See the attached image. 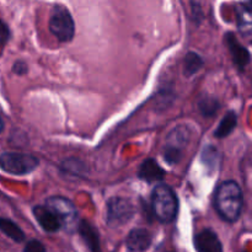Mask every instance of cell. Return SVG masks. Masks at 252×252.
Returning <instances> with one entry per match:
<instances>
[{"instance_id":"cell-14","label":"cell","mask_w":252,"mask_h":252,"mask_svg":"<svg viewBox=\"0 0 252 252\" xmlns=\"http://www.w3.org/2000/svg\"><path fill=\"white\" fill-rule=\"evenodd\" d=\"M238 15V26L241 32L252 31V2H241L236 10Z\"/></svg>"},{"instance_id":"cell-5","label":"cell","mask_w":252,"mask_h":252,"mask_svg":"<svg viewBox=\"0 0 252 252\" xmlns=\"http://www.w3.org/2000/svg\"><path fill=\"white\" fill-rule=\"evenodd\" d=\"M189 129L184 126L174 128L166 138V145L164 148V159L169 164L174 165L181 160L182 150L189 144Z\"/></svg>"},{"instance_id":"cell-22","label":"cell","mask_w":252,"mask_h":252,"mask_svg":"<svg viewBox=\"0 0 252 252\" xmlns=\"http://www.w3.org/2000/svg\"><path fill=\"white\" fill-rule=\"evenodd\" d=\"M12 71H14L16 75H25L29 71V66L25 63L24 61H17L15 62L14 65H12Z\"/></svg>"},{"instance_id":"cell-10","label":"cell","mask_w":252,"mask_h":252,"mask_svg":"<svg viewBox=\"0 0 252 252\" xmlns=\"http://www.w3.org/2000/svg\"><path fill=\"white\" fill-rule=\"evenodd\" d=\"M225 42L228 48L230 49L234 63L238 65V68L240 69V70H243V69L248 65L249 62H250V53H249V51L245 47L241 46V44L239 43V41L235 38V36H234L231 32L226 33Z\"/></svg>"},{"instance_id":"cell-11","label":"cell","mask_w":252,"mask_h":252,"mask_svg":"<svg viewBox=\"0 0 252 252\" xmlns=\"http://www.w3.org/2000/svg\"><path fill=\"white\" fill-rule=\"evenodd\" d=\"M152 245V234L144 228L133 229L127 236V248L133 252H142Z\"/></svg>"},{"instance_id":"cell-13","label":"cell","mask_w":252,"mask_h":252,"mask_svg":"<svg viewBox=\"0 0 252 252\" xmlns=\"http://www.w3.org/2000/svg\"><path fill=\"white\" fill-rule=\"evenodd\" d=\"M138 176L140 180H144L147 182L161 181L165 176V171L159 166L154 159H147L139 167Z\"/></svg>"},{"instance_id":"cell-20","label":"cell","mask_w":252,"mask_h":252,"mask_svg":"<svg viewBox=\"0 0 252 252\" xmlns=\"http://www.w3.org/2000/svg\"><path fill=\"white\" fill-rule=\"evenodd\" d=\"M218 160L219 152L216 147L209 145V147L204 148L203 153H202V161L208 169H216L217 165H218Z\"/></svg>"},{"instance_id":"cell-4","label":"cell","mask_w":252,"mask_h":252,"mask_svg":"<svg viewBox=\"0 0 252 252\" xmlns=\"http://www.w3.org/2000/svg\"><path fill=\"white\" fill-rule=\"evenodd\" d=\"M0 164L5 172H9L11 175H26L33 171L38 166L39 161L33 155L7 152L1 154Z\"/></svg>"},{"instance_id":"cell-15","label":"cell","mask_w":252,"mask_h":252,"mask_svg":"<svg viewBox=\"0 0 252 252\" xmlns=\"http://www.w3.org/2000/svg\"><path fill=\"white\" fill-rule=\"evenodd\" d=\"M236 125H238V117H236L235 112H234V111H229V112H226V115L224 116L223 120L220 121L214 135H216L217 138H220V139L221 138L228 137V135L231 134V132L235 129Z\"/></svg>"},{"instance_id":"cell-2","label":"cell","mask_w":252,"mask_h":252,"mask_svg":"<svg viewBox=\"0 0 252 252\" xmlns=\"http://www.w3.org/2000/svg\"><path fill=\"white\" fill-rule=\"evenodd\" d=\"M152 209L161 223H171L179 211V201L174 189L167 185H158L152 193Z\"/></svg>"},{"instance_id":"cell-9","label":"cell","mask_w":252,"mask_h":252,"mask_svg":"<svg viewBox=\"0 0 252 252\" xmlns=\"http://www.w3.org/2000/svg\"><path fill=\"white\" fill-rule=\"evenodd\" d=\"M197 252H224L218 235L211 229H204L194 236Z\"/></svg>"},{"instance_id":"cell-12","label":"cell","mask_w":252,"mask_h":252,"mask_svg":"<svg viewBox=\"0 0 252 252\" xmlns=\"http://www.w3.org/2000/svg\"><path fill=\"white\" fill-rule=\"evenodd\" d=\"M78 231L80 234L81 239L86 244L90 252H101V244H100V235L97 230L91 225L89 221L80 220L78 225Z\"/></svg>"},{"instance_id":"cell-19","label":"cell","mask_w":252,"mask_h":252,"mask_svg":"<svg viewBox=\"0 0 252 252\" xmlns=\"http://www.w3.org/2000/svg\"><path fill=\"white\" fill-rule=\"evenodd\" d=\"M203 64L204 62L199 54L194 53V52L187 53V56L185 57V75L191 76L193 74H196L203 66Z\"/></svg>"},{"instance_id":"cell-1","label":"cell","mask_w":252,"mask_h":252,"mask_svg":"<svg viewBox=\"0 0 252 252\" xmlns=\"http://www.w3.org/2000/svg\"><path fill=\"white\" fill-rule=\"evenodd\" d=\"M244 206L241 189L235 181H225L219 185L216 193V209L226 221H236Z\"/></svg>"},{"instance_id":"cell-6","label":"cell","mask_w":252,"mask_h":252,"mask_svg":"<svg viewBox=\"0 0 252 252\" xmlns=\"http://www.w3.org/2000/svg\"><path fill=\"white\" fill-rule=\"evenodd\" d=\"M134 213V206H133L129 199L125 198V197H112L107 202L106 221L112 228L125 225L126 223H128L132 219Z\"/></svg>"},{"instance_id":"cell-17","label":"cell","mask_w":252,"mask_h":252,"mask_svg":"<svg viewBox=\"0 0 252 252\" xmlns=\"http://www.w3.org/2000/svg\"><path fill=\"white\" fill-rule=\"evenodd\" d=\"M219 107H220V103H219L218 98L213 97V96H202L198 101V108L204 117H213L218 112Z\"/></svg>"},{"instance_id":"cell-23","label":"cell","mask_w":252,"mask_h":252,"mask_svg":"<svg viewBox=\"0 0 252 252\" xmlns=\"http://www.w3.org/2000/svg\"><path fill=\"white\" fill-rule=\"evenodd\" d=\"M10 36H11V33H10L9 27H7V25L5 24L4 21H1V30H0V41H1V48L5 46V43L9 41Z\"/></svg>"},{"instance_id":"cell-16","label":"cell","mask_w":252,"mask_h":252,"mask_svg":"<svg viewBox=\"0 0 252 252\" xmlns=\"http://www.w3.org/2000/svg\"><path fill=\"white\" fill-rule=\"evenodd\" d=\"M0 229H1L2 233L5 234L6 236H9L10 239H12L16 243H21L24 241L25 239V234L16 224L14 223L12 220L6 218H1L0 219Z\"/></svg>"},{"instance_id":"cell-18","label":"cell","mask_w":252,"mask_h":252,"mask_svg":"<svg viewBox=\"0 0 252 252\" xmlns=\"http://www.w3.org/2000/svg\"><path fill=\"white\" fill-rule=\"evenodd\" d=\"M61 171L74 176H83L88 171V166L78 159H66L61 162Z\"/></svg>"},{"instance_id":"cell-24","label":"cell","mask_w":252,"mask_h":252,"mask_svg":"<svg viewBox=\"0 0 252 252\" xmlns=\"http://www.w3.org/2000/svg\"><path fill=\"white\" fill-rule=\"evenodd\" d=\"M167 252H174V251H167Z\"/></svg>"},{"instance_id":"cell-7","label":"cell","mask_w":252,"mask_h":252,"mask_svg":"<svg viewBox=\"0 0 252 252\" xmlns=\"http://www.w3.org/2000/svg\"><path fill=\"white\" fill-rule=\"evenodd\" d=\"M46 206L56 214L65 229H71L79 225V214L73 202L61 196L49 197L46 201Z\"/></svg>"},{"instance_id":"cell-3","label":"cell","mask_w":252,"mask_h":252,"mask_svg":"<svg viewBox=\"0 0 252 252\" xmlns=\"http://www.w3.org/2000/svg\"><path fill=\"white\" fill-rule=\"evenodd\" d=\"M48 27L51 33L61 42L71 41L75 33L73 16L63 5H54L49 15Z\"/></svg>"},{"instance_id":"cell-8","label":"cell","mask_w":252,"mask_h":252,"mask_svg":"<svg viewBox=\"0 0 252 252\" xmlns=\"http://www.w3.org/2000/svg\"><path fill=\"white\" fill-rule=\"evenodd\" d=\"M34 218L38 221L39 225L47 233H56L59 229L63 228L58 217L51 211L47 206H36L32 209Z\"/></svg>"},{"instance_id":"cell-21","label":"cell","mask_w":252,"mask_h":252,"mask_svg":"<svg viewBox=\"0 0 252 252\" xmlns=\"http://www.w3.org/2000/svg\"><path fill=\"white\" fill-rule=\"evenodd\" d=\"M24 252H47L43 244L38 240H30L25 246Z\"/></svg>"}]
</instances>
